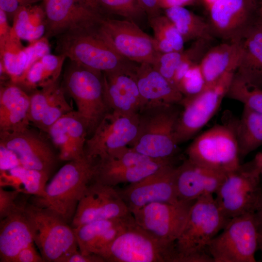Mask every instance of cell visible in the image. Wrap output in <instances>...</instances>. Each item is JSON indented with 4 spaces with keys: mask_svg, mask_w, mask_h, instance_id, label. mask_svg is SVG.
Here are the masks:
<instances>
[{
    "mask_svg": "<svg viewBox=\"0 0 262 262\" xmlns=\"http://www.w3.org/2000/svg\"><path fill=\"white\" fill-rule=\"evenodd\" d=\"M230 219L224 215L213 195L195 200L175 243L176 262H213L207 246Z\"/></svg>",
    "mask_w": 262,
    "mask_h": 262,
    "instance_id": "1",
    "label": "cell"
},
{
    "mask_svg": "<svg viewBox=\"0 0 262 262\" xmlns=\"http://www.w3.org/2000/svg\"><path fill=\"white\" fill-rule=\"evenodd\" d=\"M97 163L86 155L68 162L47 184L44 196H32L29 202L50 210L71 223L80 199L94 180Z\"/></svg>",
    "mask_w": 262,
    "mask_h": 262,
    "instance_id": "2",
    "label": "cell"
},
{
    "mask_svg": "<svg viewBox=\"0 0 262 262\" xmlns=\"http://www.w3.org/2000/svg\"><path fill=\"white\" fill-rule=\"evenodd\" d=\"M99 23L72 29L57 36L58 54L101 73L134 68V63L120 56L105 39Z\"/></svg>",
    "mask_w": 262,
    "mask_h": 262,
    "instance_id": "3",
    "label": "cell"
},
{
    "mask_svg": "<svg viewBox=\"0 0 262 262\" xmlns=\"http://www.w3.org/2000/svg\"><path fill=\"white\" fill-rule=\"evenodd\" d=\"M178 104L143 108L139 113L137 135L129 147L154 159H174L178 145L175 129L180 113Z\"/></svg>",
    "mask_w": 262,
    "mask_h": 262,
    "instance_id": "4",
    "label": "cell"
},
{
    "mask_svg": "<svg viewBox=\"0 0 262 262\" xmlns=\"http://www.w3.org/2000/svg\"><path fill=\"white\" fill-rule=\"evenodd\" d=\"M62 85L65 93L75 101L77 112L90 136L111 111L104 98L102 73L70 61Z\"/></svg>",
    "mask_w": 262,
    "mask_h": 262,
    "instance_id": "5",
    "label": "cell"
},
{
    "mask_svg": "<svg viewBox=\"0 0 262 262\" xmlns=\"http://www.w3.org/2000/svg\"><path fill=\"white\" fill-rule=\"evenodd\" d=\"M25 213L34 243L44 262H63L78 250L72 228L58 214L29 202L25 206Z\"/></svg>",
    "mask_w": 262,
    "mask_h": 262,
    "instance_id": "6",
    "label": "cell"
},
{
    "mask_svg": "<svg viewBox=\"0 0 262 262\" xmlns=\"http://www.w3.org/2000/svg\"><path fill=\"white\" fill-rule=\"evenodd\" d=\"M261 166L254 159L228 173L215 199L229 219L256 210L262 196Z\"/></svg>",
    "mask_w": 262,
    "mask_h": 262,
    "instance_id": "7",
    "label": "cell"
},
{
    "mask_svg": "<svg viewBox=\"0 0 262 262\" xmlns=\"http://www.w3.org/2000/svg\"><path fill=\"white\" fill-rule=\"evenodd\" d=\"M187 158L228 174L241 164L234 121L217 124L196 137L186 150Z\"/></svg>",
    "mask_w": 262,
    "mask_h": 262,
    "instance_id": "8",
    "label": "cell"
},
{
    "mask_svg": "<svg viewBox=\"0 0 262 262\" xmlns=\"http://www.w3.org/2000/svg\"><path fill=\"white\" fill-rule=\"evenodd\" d=\"M98 255L108 262H176L174 245H165L135 220Z\"/></svg>",
    "mask_w": 262,
    "mask_h": 262,
    "instance_id": "9",
    "label": "cell"
},
{
    "mask_svg": "<svg viewBox=\"0 0 262 262\" xmlns=\"http://www.w3.org/2000/svg\"><path fill=\"white\" fill-rule=\"evenodd\" d=\"M257 250L254 212L231 218L207 248L213 262H256Z\"/></svg>",
    "mask_w": 262,
    "mask_h": 262,
    "instance_id": "10",
    "label": "cell"
},
{
    "mask_svg": "<svg viewBox=\"0 0 262 262\" xmlns=\"http://www.w3.org/2000/svg\"><path fill=\"white\" fill-rule=\"evenodd\" d=\"M235 73L225 74L196 96L183 97L179 103L182 109L175 129L178 144L192 138L213 116L226 96Z\"/></svg>",
    "mask_w": 262,
    "mask_h": 262,
    "instance_id": "11",
    "label": "cell"
},
{
    "mask_svg": "<svg viewBox=\"0 0 262 262\" xmlns=\"http://www.w3.org/2000/svg\"><path fill=\"white\" fill-rule=\"evenodd\" d=\"M260 0H219L208 8L213 35L223 41H241L261 20Z\"/></svg>",
    "mask_w": 262,
    "mask_h": 262,
    "instance_id": "12",
    "label": "cell"
},
{
    "mask_svg": "<svg viewBox=\"0 0 262 262\" xmlns=\"http://www.w3.org/2000/svg\"><path fill=\"white\" fill-rule=\"evenodd\" d=\"M99 28L113 49L128 61L153 65L160 53L155 48L153 37L133 21L104 16Z\"/></svg>",
    "mask_w": 262,
    "mask_h": 262,
    "instance_id": "13",
    "label": "cell"
},
{
    "mask_svg": "<svg viewBox=\"0 0 262 262\" xmlns=\"http://www.w3.org/2000/svg\"><path fill=\"white\" fill-rule=\"evenodd\" d=\"M195 201L155 202L132 213L136 223L167 245H174L187 221Z\"/></svg>",
    "mask_w": 262,
    "mask_h": 262,
    "instance_id": "14",
    "label": "cell"
},
{
    "mask_svg": "<svg viewBox=\"0 0 262 262\" xmlns=\"http://www.w3.org/2000/svg\"><path fill=\"white\" fill-rule=\"evenodd\" d=\"M138 123L139 114L126 115L110 111L87 139L84 147L86 156L98 160L129 146L137 135Z\"/></svg>",
    "mask_w": 262,
    "mask_h": 262,
    "instance_id": "15",
    "label": "cell"
},
{
    "mask_svg": "<svg viewBox=\"0 0 262 262\" xmlns=\"http://www.w3.org/2000/svg\"><path fill=\"white\" fill-rule=\"evenodd\" d=\"M131 213L115 187L94 180L78 203L71 226L74 228L92 221L119 218Z\"/></svg>",
    "mask_w": 262,
    "mask_h": 262,
    "instance_id": "16",
    "label": "cell"
},
{
    "mask_svg": "<svg viewBox=\"0 0 262 262\" xmlns=\"http://www.w3.org/2000/svg\"><path fill=\"white\" fill-rule=\"evenodd\" d=\"M176 167L174 163L165 165L140 181L118 190L130 212L152 203L180 201L176 189Z\"/></svg>",
    "mask_w": 262,
    "mask_h": 262,
    "instance_id": "17",
    "label": "cell"
},
{
    "mask_svg": "<svg viewBox=\"0 0 262 262\" xmlns=\"http://www.w3.org/2000/svg\"><path fill=\"white\" fill-rule=\"evenodd\" d=\"M0 145L15 152L23 167L49 176L59 159L41 134L29 127L18 131H0Z\"/></svg>",
    "mask_w": 262,
    "mask_h": 262,
    "instance_id": "18",
    "label": "cell"
},
{
    "mask_svg": "<svg viewBox=\"0 0 262 262\" xmlns=\"http://www.w3.org/2000/svg\"><path fill=\"white\" fill-rule=\"evenodd\" d=\"M49 39L72 29L97 24L104 16L86 0H43Z\"/></svg>",
    "mask_w": 262,
    "mask_h": 262,
    "instance_id": "19",
    "label": "cell"
},
{
    "mask_svg": "<svg viewBox=\"0 0 262 262\" xmlns=\"http://www.w3.org/2000/svg\"><path fill=\"white\" fill-rule=\"evenodd\" d=\"M227 175L186 159L176 169L175 185L179 199L193 201L215 194Z\"/></svg>",
    "mask_w": 262,
    "mask_h": 262,
    "instance_id": "20",
    "label": "cell"
},
{
    "mask_svg": "<svg viewBox=\"0 0 262 262\" xmlns=\"http://www.w3.org/2000/svg\"><path fill=\"white\" fill-rule=\"evenodd\" d=\"M136 67L102 73L104 98L110 111L136 115L143 109L135 77Z\"/></svg>",
    "mask_w": 262,
    "mask_h": 262,
    "instance_id": "21",
    "label": "cell"
},
{
    "mask_svg": "<svg viewBox=\"0 0 262 262\" xmlns=\"http://www.w3.org/2000/svg\"><path fill=\"white\" fill-rule=\"evenodd\" d=\"M47 133L58 150L60 160L69 162L85 156L87 129L77 111L73 110L63 115L49 128Z\"/></svg>",
    "mask_w": 262,
    "mask_h": 262,
    "instance_id": "22",
    "label": "cell"
},
{
    "mask_svg": "<svg viewBox=\"0 0 262 262\" xmlns=\"http://www.w3.org/2000/svg\"><path fill=\"white\" fill-rule=\"evenodd\" d=\"M49 53V39L44 36L24 47L21 39L12 31L9 37L0 44V63L14 83L17 82L35 61Z\"/></svg>",
    "mask_w": 262,
    "mask_h": 262,
    "instance_id": "23",
    "label": "cell"
},
{
    "mask_svg": "<svg viewBox=\"0 0 262 262\" xmlns=\"http://www.w3.org/2000/svg\"><path fill=\"white\" fill-rule=\"evenodd\" d=\"M171 163H174V160H154L138 164L124 159L98 160L94 180L113 187L120 183H134Z\"/></svg>",
    "mask_w": 262,
    "mask_h": 262,
    "instance_id": "24",
    "label": "cell"
},
{
    "mask_svg": "<svg viewBox=\"0 0 262 262\" xmlns=\"http://www.w3.org/2000/svg\"><path fill=\"white\" fill-rule=\"evenodd\" d=\"M135 77L142 99L143 109L163 104H179L183 98L177 87L149 64H138Z\"/></svg>",
    "mask_w": 262,
    "mask_h": 262,
    "instance_id": "25",
    "label": "cell"
},
{
    "mask_svg": "<svg viewBox=\"0 0 262 262\" xmlns=\"http://www.w3.org/2000/svg\"><path fill=\"white\" fill-rule=\"evenodd\" d=\"M29 94L11 81L0 83V131H15L29 127Z\"/></svg>",
    "mask_w": 262,
    "mask_h": 262,
    "instance_id": "26",
    "label": "cell"
},
{
    "mask_svg": "<svg viewBox=\"0 0 262 262\" xmlns=\"http://www.w3.org/2000/svg\"><path fill=\"white\" fill-rule=\"evenodd\" d=\"M26 204L0 219L1 262H13L21 249L34 243L31 228L25 213Z\"/></svg>",
    "mask_w": 262,
    "mask_h": 262,
    "instance_id": "27",
    "label": "cell"
},
{
    "mask_svg": "<svg viewBox=\"0 0 262 262\" xmlns=\"http://www.w3.org/2000/svg\"><path fill=\"white\" fill-rule=\"evenodd\" d=\"M241 41H223L207 51L199 66L207 85L228 73L236 72L241 56Z\"/></svg>",
    "mask_w": 262,
    "mask_h": 262,
    "instance_id": "28",
    "label": "cell"
},
{
    "mask_svg": "<svg viewBox=\"0 0 262 262\" xmlns=\"http://www.w3.org/2000/svg\"><path fill=\"white\" fill-rule=\"evenodd\" d=\"M248 83L262 89V20L241 41V53L237 70Z\"/></svg>",
    "mask_w": 262,
    "mask_h": 262,
    "instance_id": "29",
    "label": "cell"
},
{
    "mask_svg": "<svg viewBox=\"0 0 262 262\" xmlns=\"http://www.w3.org/2000/svg\"><path fill=\"white\" fill-rule=\"evenodd\" d=\"M66 57L63 54L49 53L35 61L16 82L28 94L59 80Z\"/></svg>",
    "mask_w": 262,
    "mask_h": 262,
    "instance_id": "30",
    "label": "cell"
},
{
    "mask_svg": "<svg viewBox=\"0 0 262 262\" xmlns=\"http://www.w3.org/2000/svg\"><path fill=\"white\" fill-rule=\"evenodd\" d=\"M49 176L44 172L20 165L0 171V186H11L26 195L42 196Z\"/></svg>",
    "mask_w": 262,
    "mask_h": 262,
    "instance_id": "31",
    "label": "cell"
},
{
    "mask_svg": "<svg viewBox=\"0 0 262 262\" xmlns=\"http://www.w3.org/2000/svg\"><path fill=\"white\" fill-rule=\"evenodd\" d=\"M240 158L262 146V114L244 106L240 119L234 121Z\"/></svg>",
    "mask_w": 262,
    "mask_h": 262,
    "instance_id": "32",
    "label": "cell"
},
{
    "mask_svg": "<svg viewBox=\"0 0 262 262\" xmlns=\"http://www.w3.org/2000/svg\"><path fill=\"white\" fill-rule=\"evenodd\" d=\"M165 15L174 24L184 42L199 39L213 41L214 39L208 21L184 7L166 9Z\"/></svg>",
    "mask_w": 262,
    "mask_h": 262,
    "instance_id": "33",
    "label": "cell"
},
{
    "mask_svg": "<svg viewBox=\"0 0 262 262\" xmlns=\"http://www.w3.org/2000/svg\"><path fill=\"white\" fill-rule=\"evenodd\" d=\"M46 18L44 7L29 5L19 7L13 16V33L29 42L44 36Z\"/></svg>",
    "mask_w": 262,
    "mask_h": 262,
    "instance_id": "34",
    "label": "cell"
},
{
    "mask_svg": "<svg viewBox=\"0 0 262 262\" xmlns=\"http://www.w3.org/2000/svg\"><path fill=\"white\" fill-rule=\"evenodd\" d=\"M30 98V121L38 128L42 119L54 112L61 102L65 92L59 80L29 94Z\"/></svg>",
    "mask_w": 262,
    "mask_h": 262,
    "instance_id": "35",
    "label": "cell"
},
{
    "mask_svg": "<svg viewBox=\"0 0 262 262\" xmlns=\"http://www.w3.org/2000/svg\"><path fill=\"white\" fill-rule=\"evenodd\" d=\"M155 48L160 53L184 50V40L172 22L164 15L150 17Z\"/></svg>",
    "mask_w": 262,
    "mask_h": 262,
    "instance_id": "36",
    "label": "cell"
},
{
    "mask_svg": "<svg viewBox=\"0 0 262 262\" xmlns=\"http://www.w3.org/2000/svg\"><path fill=\"white\" fill-rule=\"evenodd\" d=\"M123 218L92 221L72 228L79 251L93 254L94 247L103 233Z\"/></svg>",
    "mask_w": 262,
    "mask_h": 262,
    "instance_id": "37",
    "label": "cell"
},
{
    "mask_svg": "<svg viewBox=\"0 0 262 262\" xmlns=\"http://www.w3.org/2000/svg\"><path fill=\"white\" fill-rule=\"evenodd\" d=\"M226 97L238 101L244 107L262 114V89L246 82L236 73Z\"/></svg>",
    "mask_w": 262,
    "mask_h": 262,
    "instance_id": "38",
    "label": "cell"
},
{
    "mask_svg": "<svg viewBox=\"0 0 262 262\" xmlns=\"http://www.w3.org/2000/svg\"><path fill=\"white\" fill-rule=\"evenodd\" d=\"M96 7L104 16L116 15L133 21L145 14L137 0H97Z\"/></svg>",
    "mask_w": 262,
    "mask_h": 262,
    "instance_id": "39",
    "label": "cell"
},
{
    "mask_svg": "<svg viewBox=\"0 0 262 262\" xmlns=\"http://www.w3.org/2000/svg\"><path fill=\"white\" fill-rule=\"evenodd\" d=\"M207 85L199 64L187 70L178 83L177 88L183 97H191L201 92Z\"/></svg>",
    "mask_w": 262,
    "mask_h": 262,
    "instance_id": "40",
    "label": "cell"
},
{
    "mask_svg": "<svg viewBox=\"0 0 262 262\" xmlns=\"http://www.w3.org/2000/svg\"><path fill=\"white\" fill-rule=\"evenodd\" d=\"M183 55V50L160 53L153 67L163 76L173 83L176 71Z\"/></svg>",
    "mask_w": 262,
    "mask_h": 262,
    "instance_id": "41",
    "label": "cell"
},
{
    "mask_svg": "<svg viewBox=\"0 0 262 262\" xmlns=\"http://www.w3.org/2000/svg\"><path fill=\"white\" fill-rule=\"evenodd\" d=\"M26 195L16 190H6L0 186V219L11 214L28 202Z\"/></svg>",
    "mask_w": 262,
    "mask_h": 262,
    "instance_id": "42",
    "label": "cell"
},
{
    "mask_svg": "<svg viewBox=\"0 0 262 262\" xmlns=\"http://www.w3.org/2000/svg\"><path fill=\"white\" fill-rule=\"evenodd\" d=\"M21 165L16 154L0 145V171H7Z\"/></svg>",
    "mask_w": 262,
    "mask_h": 262,
    "instance_id": "43",
    "label": "cell"
},
{
    "mask_svg": "<svg viewBox=\"0 0 262 262\" xmlns=\"http://www.w3.org/2000/svg\"><path fill=\"white\" fill-rule=\"evenodd\" d=\"M34 243L21 249L17 254L13 262H43L41 255L37 252Z\"/></svg>",
    "mask_w": 262,
    "mask_h": 262,
    "instance_id": "44",
    "label": "cell"
},
{
    "mask_svg": "<svg viewBox=\"0 0 262 262\" xmlns=\"http://www.w3.org/2000/svg\"><path fill=\"white\" fill-rule=\"evenodd\" d=\"M39 0H0V9L13 17L18 9L23 6L32 5Z\"/></svg>",
    "mask_w": 262,
    "mask_h": 262,
    "instance_id": "45",
    "label": "cell"
},
{
    "mask_svg": "<svg viewBox=\"0 0 262 262\" xmlns=\"http://www.w3.org/2000/svg\"><path fill=\"white\" fill-rule=\"evenodd\" d=\"M104 260L99 255L93 254L84 255L76 251L66 257L63 262H104Z\"/></svg>",
    "mask_w": 262,
    "mask_h": 262,
    "instance_id": "46",
    "label": "cell"
},
{
    "mask_svg": "<svg viewBox=\"0 0 262 262\" xmlns=\"http://www.w3.org/2000/svg\"><path fill=\"white\" fill-rule=\"evenodd\" d=\"M148 18L160 15L159 0H137Z\"/></svg>",
    "mask_w": 262,
    "mask_h": 262,
    "instance_id": "47",
    "label": "cell"
},
{
    "mask_svg": "<svg viewBox=\"0 0 262 262\" xmlns=\"http://www.w3.org/2000/svg\"><path fill=\"white\" fill-rule=\"evenodd\" d=\"M254 215L258 234V250L260 251L262 257V196Z\"/></svg>",
    "mask_w": 262,
    "mask_h": 262,
    "instance_id": "48",
    "label": "cell"
},
{
    "mask_svg": "<svg viewBox=\"0 0 262 262\" xmlns=\"http://www.w3.org/2000/svg\"><path fill=\"white\" fill-rule=\"evenodd\" d=\"M7 15L0 9V44L3 43L11 35L12 28L8 22Z\"/></svg>",
    "mask_w": 262,
    "mask_h": 262,
    "instance_id": "49",
    "label": "cell"
},
{
    "mask_svg": "<svg viewBox=\"0 0 262 262\" xmlns=\"http://www.w3.org/2000/svg\"><path fill=\"white\" fill-rule=\"evenodd\" d=\"M197 0H159L160 8L167 9L175 6L184 7L194 4Z\"/></svg>",
    "mask_w": 262,
    "mask_h": 262,
    "instance_id": "50",
    "label": "cell"
},
{
    "mask_svg": "<svg viewBox=\"0 0 262 262\" xmlns=\"http://www.w3.org/2000/svg\"><path fill=\"white\" fill-rule=\"evenodd\" d=\"M204 4L206 5V7L209 8L213 4L219 1V0H201Z\"/></svg>",
    "mask_w": 262,
    "mask_h": 262,
    "instance_id": "51",
    "label": "cell"
},
{
    "mask_svg": "<svg viewBox=\"0 0 262 262\" xmlns=\"http://www.w3.org/2000/svg\"><path fill=\"white\" fill-rule=\"evenodd\" d=\"M254 158L258 164L261 166V165L262 164V151L258 153Z\"/></svg>",
    "mask_w": 262,
    "mask_h": 262,
    "instance_id": "52",
    "label": "cell"
},
{
    "mask_svg": "<svg viewBox=\"0 0 262 262\" xmlns=\"http://www.w3.org/2000/svg\"><path fill=\"white\" fill-rule=\"evenodd\" d=\"M88 4L97 10L96 0H86Z\"/></svg>",
    "mask_w": 262,
    "mask_h": 262,
    "instance_id": "53",
    "label": "cell"
},
{
    "mask_svg": "<svg viewBox=\"0 0 262 262\" xmlns=\"http://www.w3.org/2000/svg\"><path fill=\"white\" fill-rule=\"evenodd\" d=\"M260 16L262 20V0H260Z\"/></svg>",
    "mask_w": 262,
    "mask_h": 262,
    "instance_id": "54",
    "label": "cell"
},
{
    "mask_svg": "<svg viewBox=\"0 0 262 262\" xmlns=\"http://www.w3.org/2000/svg\"><path fill=\"white\" fill-rule=\"evenodd\" d=\"M261 174L262 175V164L261 165Z\"/></svg>",
    "mask_w": 262,
    "mask_h": 262,
    "instance_id": "55",
    "label": "cell"
},
{
    "mask_svg": "<svg viewBox=\"0 0 262 262\" xmlns=\"http://www.w3.org/2000/svg\"></svg>",
    "mask_w": 262,
    "mask_h": 262,
    "instance_id": "56",
    "label": "cell"
}]
</instances>
